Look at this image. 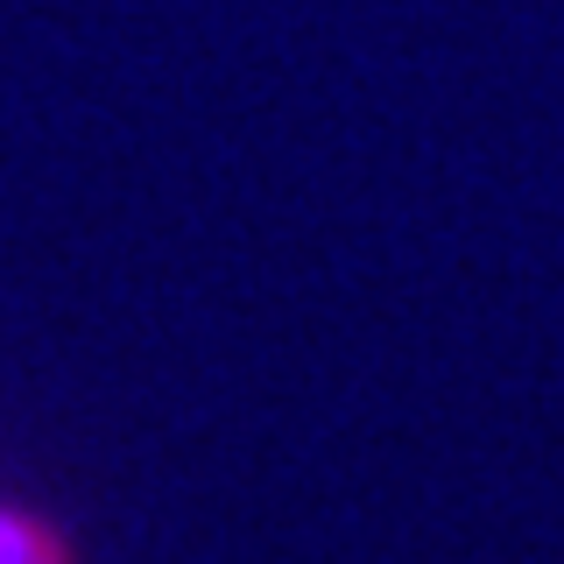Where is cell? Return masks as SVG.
<instances>
[{"mask_svg":"<svg viewBox=\"0 0 564 564\" xmlns=\"http://www.w3.org/2000/svg\"><path fill=\"white\" fill-rule=\"evenodd\" d=\"M0 564H85V551L57 516L0 494Z\"/></svg>","mask_w":564,"mask_h":564,"instance_id":"obj_1","label":"cell"}]
</instances>
